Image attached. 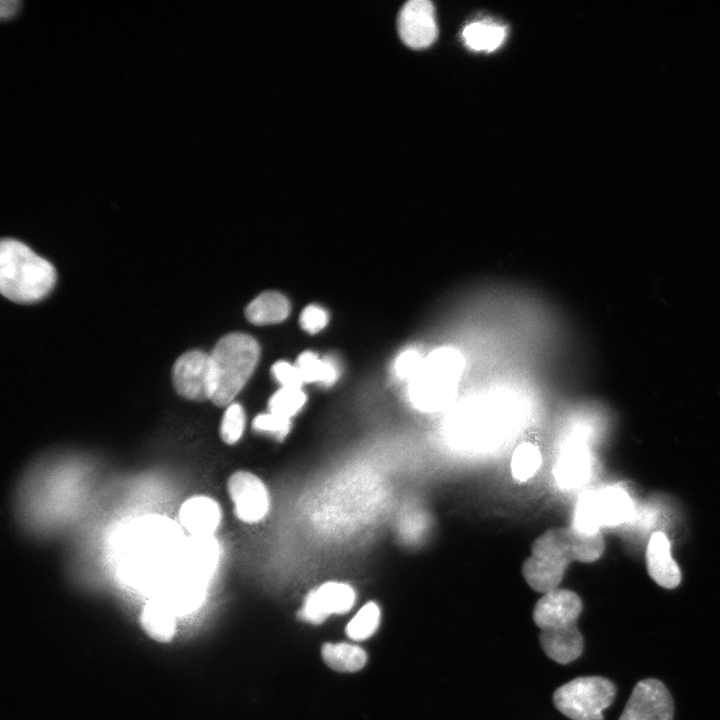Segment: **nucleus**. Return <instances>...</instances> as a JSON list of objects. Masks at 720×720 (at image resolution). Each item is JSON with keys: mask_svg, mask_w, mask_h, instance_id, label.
I'll use <instances>...</instances> for the list:
<instances>
[{"mask_svg": "<svg viewBox=\"0 0 720 720\" xmlns=\"http://www.w3.org/2000/svg\"><path fill=\"white\" fill-rule=\"evenodd\" d=\"M569 529L574 560L589 563L602 555L605 544L600 531L586 532L572 525Z\"/></svg>", "mask_w": 720, "mask_h": 720, "instance_id": "nucleus-21", "label": "nucleus"}, {"mask_svg": "<svg viewBox=\"0 0 720 720\" xmlns=\"http://www.w3.org/2000/svg\"><path fill=\"white\" fill-rule=\"evenodd\" d=\"M355 602L353 588L341 582H328L311 591L299 613L301 619L319 624L331 614L347 612Z\"/></svg>", "mask_w": 720, "mask_h": 720, "instance_id": "nucleus-10", "label": "nucleus"}, {"mask_svg": "<svg viewBox=\"0 0 720 720\" xmlns=\"http://www.w3.org/2000/svg\"><path fill=\"white\" fill-rule=\"evenodd\" d=\"M57 281L54 266L19 240L0 243V291L8 300L36 303L53 290Z\"/></svg>", "mask_w": 720, "mask_h": 720, "instance_id": "nucleus-1", "label": "nucleus"}, {"mask_svg": "<svg viewBox=\"0 0 720 720\" xmlns=\"http://www.w3.org/2000/svg\"><path fill=\"white\" fill-rule=\"evenodd\" d=\"M506 36V28L488 21L474 22L463 30L465 44L475 51H493Z\"/></svg>", "mask_w": 720, "mask_h": 720, "instance_id": "nucleus-20", "label": "nucleus"}, {"mask_svg": "<svg viewBox=\"0 0 720 720\" xmlns=\"http://www.w3.org/2000/svg\"><path fill=\"white\" fill-rule=\"evenodd\" d=\"M303 383L317 382L325 386L334 384L339 377V367L330 356L320 358L313 352H303L296 361Z\"/></svg>", "mask_w": 720, "mask_h": 720, "instance_id": "nucleus-17", "label": "nucleus"}, {"mask_svg": "<svg viewBox=\"0 0 720 720\" xmlns=\"http://www.w3.org/2000/svg\"><path fill=\"white\" fill-rule=\"evenodd\" d=\"M218 554V546L213 538L197 536L188 552L190 576L204 582L214 571Z\"/></svg>", "mask_w": 720, "mask_h": 720, "instance_id": "nucleus-18", "label": "nucleus"}, {"mask_svg": "<svg viewBox=\"0 0 720 720\" xmlns=\"http://www.w3.org/2000/svg\"><path fill=\"white\" fill-rule=\"evenodd\" d=\"M398 33L408 47L422 49L437 38L433 4L428 0H411L400 9L397 20Z\"/></svg>", "mask_w": 720, "mask_h": 720, "instance_id": "nucleus-9", "label": "nucleus"}, {"mask_svg": "<svg viewBox=\"0 0 720 720\" xmlns=\"http://www.w3.org/2000/svg\"><path fill=\"white\" fill-rule=\"evenodd\" d=\"M673 700L658 679L647 678L633 688L619 720H673Z\"/></svg>", "mask_w": 720, "mask_h": 720, "instance_id": "nucleus-6", "label": "nucleus"}, {"mask_svg": "<svg viewBox=\"0 0 720 720\" xmlns=\"http://www.w3.org/2000/svg\"><path fill=\"white\" fill-rule=\"evenodd\" d=\"M582 608V601L575 592L556 588L538 600L533 620L541 630L564 627L576 624Z\"/></svg>", "mask_w": 720, "mask_h": 720, "instance_id": "nucleus-11", "label": "nucleus"}, {"mask_svg": "<svg viewBox=\"0 0 720 720\" xmlns=\"http://www.w3.org/2000/svg\"><path fill=\"white\" fill-rule=\"evenodd\" d=\"M322 656L328 666L343 672L361 669L367 659L364 650L348 643H326L322 647Z\"/></svg>", "mask_w": 720, "mask_h": 720, "instance_id": "nucleus-19", "label": "nucleus"}, {"mask_svg": "<svg viewBox=\"0 0 720 720\" xmlns=\"http://www.w3.org/2000/svg\"><path fill=\"white\" fill-rule=\"evenodd\" d=\"M380 610L374 602L365 604L351 619L346 627L347 635L353 640L369 638L377 629Z\"/></svg>", "mask_w": 720, "mask_h": 720, "instance_id": "nucleus-25", "label": "nucleus"}, {"mask_svg": "<svg viewBox=\"0 0 720 720\" xmlns=\"http://www.w3.org/2000/svg\"><path fill=\"white\" fill-rule=\"evenodd\" d=\"M542 463L541 452L531 443L519 445L511 458V471L518 481H526L533 477Z\"/></svg>", "mask_w": 720, "mask_h": 720, "instance_id": "nucleus-23", "label": "nucleus"}, {"mask_svg": "<svg viewBox=\"0 0 720 720\" xmlns=\"http://www.w3.org/2000/svg\"><path fill=\"white\" fill-rule=\"evenodd\" d=\"M592 470V459L587 447L580 441H573L562 449L554 468V477L564 488H575L584 484Z\"/></svg>", "mask_w": 720, "mask_h": 720, "instance_id": "nucleus-12", "label": "nucleus"}, {"mask_svg": "<svg viewBox=\"0 0 720 720\" xmlns=\"http://www.w3.org/2000/svg\"><path fill=\"white\" fill-rule=\"evenodd\" d=\"M616 687L600 676L575 678L553 694L556 708L571 720H603V710L614 701Z\"/></svg>", "mask_w": 720, "mask_h": 720, "instance_id": "nucleus-4", "label": "nucleus"}, {"mask_svg": "<svg viewBox=\"0 0 720 720\" xmlns=\"http://www.w3.org/2000/svg\"><path fill=\"white\" fill-rule=\"evenodd\" d=\"M180 520L193 535L210 536L220 524L221 511L213 499L197 496L182 505Z\"/></svg>", "mask_w": 720, "mask_h": 720, "instance_id": "nucleus-15", "label": "nucleus"}, {"mask_svg": "<svg viewBox=\"0 0 720 720\" xmlns=\"http://www.w3.org/2000/svg\"><path fill=\"white\" fill-rule=\"evenodd\" d=\"M646 563L650 577L660 586L673 589L681 581V572L670 554V543L662 532L650 537L646 550Z\"/></svg>", "mask_w": 720, "mask_h": 720, "instance_id": "nucleus-13", "label": "nucleus"}, {"mask_svg": "<svg viewBox=\"0 0 720 720\" xmlns=\"http://www.w3.org/2000/svg\"><path fill=\"white\" fill-rule=\"evenodd\" d=\"M290 313L288 299L273 291L260 294L249 303L245 310L247 319L256 325L279 323L285 320Z\"/></svg>", "mask_w": 720, "mask_h": 720, "instance_id": "nucleus-16", "label": "nucleus"}, {"mask_svg": "<svg viewBox=\"0 0 720 720\" xmlns=\"http://www.w3.org/2000/svg\"><path fill=\"white\" fill-rule=\"evenodd\" d=\"M141 621L145 629L155 637L167 639L175 626V615L159 602L149 603L141 613Z\"/></svg>", "mask_w": 720, "mask_h": 720, "instance_id": "nucleus-22", "label": "nucleus"}, {"mask_svg": "<svg viewBox=\"0 0 720 720\" xmlns=\"http://www.w3.org/2000/svg\"><path fill=\"white\" fill-rule=\"evenodd\" d=\"M252 427L258 432L268 433L282 440L290 431L291 421L289 418L269 412L255 417Z\"/></svg>", "mask_w": 720, "mask_h": 720, "instance_id": "nucleus-27", "label": "nucleus"}, {"mask_svg": "<svg viewBox=\"0 0 720 720\" xmlns=\"http://www.w3.org/2000/svg\"><path fill=\"white\" fill-rule=\"evenodd\" d=\"M328 322L326 311L317 305L307 306L300 315L301 327L310 334L322 330Z\"/></svg>", "mask_w": 720, "mask_h": 720, "instance_id": "nucleus-28", "label": "nucleus"}, {"mask_svg": "<svg viewBox=\"0 0 720 720\" xmlns=\"http://www.w3.org/2000/svg\"><path fill=\"white\" fill-rule=\"evenodd\" d=\"M260 358L257 341L244 333L223 336L209 353L210 401L228 406L253 374Z\"/></svg>", "mask_w": 720, "mask_h": 720, "instance_id": "nucleus-2", "label": "nucleus"}, {"mask_svg": "<svg viewBox=\"0 0 720 720\" xmlns=\"http://www.w3.org/2000/svg\"><path fill=\"white\" fill-rule=\"evenodd\" d=\"M423 357L415 350H407L399 355L394 364V371L401 379L410 380L418 371Z\"/></svg>", "mask_w": 720, "mask_h": 720, "instance_id": "nucleus-29", "label": "nucleus"}, {"mask_svg": "<svg viewBox=\"0 0 720 720\" xmlns=\"http://www.w3.org/2000/svg\"><path fill=\"white\" fill-rule=\"evenodd\" d=\"M306 402V394L302 388L281 387L269 400V412L285 418L298 413Z\"/></svg>", "mask_w": 720, "mask_h": 720, "instance_id": "nucleus-24", "label": "nucleus"}, {"mask_svg": "<svg viewBox=\"0 0 720 720\" xmlns=\"http://www.w3.org/2000/svg\"><path fill=\"white\" fill-rule=\"evenodd\" d=\"M245 412L238 403H231L227 406L220 425V436L222 440L232 445L243 435L245 428Z\"/></svg>", "mask_w": 720, "mask_h": 720, "instance_id": "nucleus-26", "label": "nucleus"}, {"mask_svg": "<svg viewBox=\"0 0 720 720\" xmlns=\"http://www.w3.org/2000/svg\"><path fill=\"white\" fill-rule=\"evenodd\" d=\"M539 639L546 655L560 664L574 661L583 651V637L576 624L541 630Z\"/></svg>", "mask_w": 720, "mask_h": 720, "instance_id": "nucleus-14", "label": "nucleus"}, {"mask_svg": "<svg viewBox=\"0 0 720 720\" xmlns=\"http://www.w3.org/2000/svg\"><path fill=\"white\" fill-rule=\"evenodd\" d=\"M172 382L181 397L192 401L210 400L209 353L194 349L183 353L172 367Z\"/></svg>", "mask_w": 720, "mask_h": 720, "instance_id": "nucleus-7", "label": "nucleus"}, {"mask_svg": "<svg viewBox=\"0 0 720 720\" xmlns=\"http://www.w3.org/2000/svg\"><path fill=\"white\" fill-rule=\"evenodd\" d=\"M227 490L241 521L256 523L267 515L270 506L268 490L254 474L247 471L233 473L228 479Z\"/></svg>", "mask_w": 720, "mask_h": 720, "instance_id": "nucleus-8", "label": "nucleus"}, {"mask_svg": "<svg viewBox=\"0 0 720 720\" xmlns=\"http://www.w3.org/2000/svg\"><path fill=\"white\" fill-rule=\"evenodd\" d=\"M20 2L16 0H2L0 7V15L3 19L14 16L19 9Z\"/></svg>", "mask_w": 720, "mask_h": 720, "instance_id": "nucleus-31", "label": "nucleus"}, {"mask_svg": "<svg viewBox=\"0 0 720 720\" xmlns=\"http://www.w3.org/2000/svg\"><path fill=\"white\" fill-rule=\"evenodd\" d=\"M633 503L622 488L609 486L590 491L576 504L572 526L586 532L600 531L604 526H616L629 520Z\"/></svg>", "mask_w": 720, "mask_h": 720, "instance_id": "nucleus-5", "label": "nucleus"}, {"mask_svg": "<svg viewBox=\"0 0 720 720\" xmlns=\"http://www.w3.org/2000/svg\"><path fill=\"white\" fill-rule=\"evenodd\" d=\"M274 378L282 385V387L301 388L303 380L296 365H292L285 361H279L272 367Z\"/></svg>", "mask_w": 720, "mask_h": 720, "instance_id": "nucleus-30", "label": "nucleus"}, {"mask_svg": "<svg viewBox=\"0 0 720 720\" xmlns=\"http://www.w3.org/2000/svg\"><path fill=\"white\" fill-rule=\"evenodd\" d=\"M462 359L456 351L439 349L423 358L416 374L409 380V398L422 411L434 412L453 399Z\"/></svg>", "mask_w": 720, "mask_h": 720, "instance_id": "nucleus-3", "label": "nucleus"}]
</instances>
